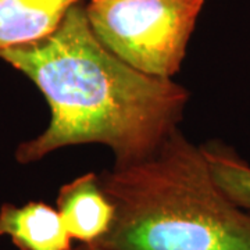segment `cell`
Masks as SVG:
<instances>
[{
	"label": "cell",
	"mask_w": 250,
	"mask_h": 250,
	"mask_svg": "<svg viewBox=\"0 0 250 250\" xmlns=\"http://www.w3.org/2000/svg\"><path fill=\"white\" fill-rule=\"evenodd\" d=\"M0 59L32 81L50 108L45 131L17 147L21 164L86 143L110 147L116 164L142 159L178 128L189 100L172 78L139 71L110 52L90 27L85 0L53 34Z\"/></svg>",
	"instance_id": "1"
},
{
	"label": "cell",
	"mask_w": 250,
	"mask_h": 250,
	"mask_svg": "<svg viewBox=\"0 0 250 250\" xmlns=\"http://www.w3.org/2000/svg\"><path fill=\"white\" fill-rule=\"evenodd\" d=\"M116 208L107 250H250V213L225 195L202 147L172 131L142 159L99 174Z\"/></svg>",
	"instance_id": "2"
},
{
	"label": "cell",
	"mask_w": 250,
	"mask_h": 250,
	"mask_svg": "<svg viewBox=\"0 0 250 250\" xmlns=\"http://www.w3.org/2000/svg\"><path fill=\"white\" fill-rule=\"evenodd\" d=\"M205 0H85L95 35L121 60L149 75L181 68Z\"/></svg>",
	"instance_id": "3"
},
{
	"label": "cell",
	"mask_w": 250,
	"mask_h": 250,
	"mask_svg": "<svg viewBox=\"0 0 250 250\" xmlns=\"http://www.w3.org/2000/svg\"><path fill=\"white\" fill-rule=\"evenodd\" d=\"M56 208L77 245H96L111 229L116 208L100 187L99 175L83 174L64 184L57 195Z\"/></svg>",
	"instance_id": "4"
},
{
	"label": "cell",
	"mask_w": 250,
	"mask_h": 250,
	"mask_svg": "<svg viewBox=\"0 0 250 250\" xmlns=\"http://www.w3.org/2000/svg\"><path fill=\"white\" fill-rule=\"evenodd\" d=\"M0 236H9L18 250H72L74 241L59 210L45 202L0 207Z\"/></svg>",
	"instance_id": "5"
},
{
	"label": "cell",
	"mask_w": 250,
	"mask_h": 250,
	"mask_svg": "<svg viewBox=\"0 0 250 250\" xmlns=\"http://www.w3.org/2000/svg\"><path fill=\"white\" fill-rule=\"evenodd\" d=\"M80 1L83 0H0V52L53 34Z\"/></svg>",
	"instance_id": "6"
},
{
	"label": "cell",
	"mask_w": 250,
	"mask_h": 250,
	"mask_svg": "<svg viewBox=\"0 0 250 250\" xmlns=\"http://www.w3.org/2000/svg\"><path fill=\"white\" fill-rule=\"evenodd\" d=\"M218 187L232 202L250 213V166L221 143L202 146Z\"/></svg>",
	"instance_id": "7"
},
{
	"label": "cell",
	"mask_w": 250,
	"mask_h": 250,
	"mask_svg": "<svg viewBox=\"0 0 250 250\" xmlns=\"http://www.w3.org/2000/svg\"><path fill=\"white\" fill-rule=\"evenodd\" d=\"M72 250H107L104 248H100L98 245H75Z\"/></svg>",
	"instance_id": "8"
}]
</instances>
